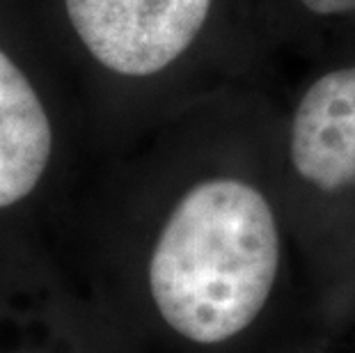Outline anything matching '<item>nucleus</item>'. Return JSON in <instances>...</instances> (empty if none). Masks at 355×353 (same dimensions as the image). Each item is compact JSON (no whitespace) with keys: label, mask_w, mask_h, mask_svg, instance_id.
<instances>
[{"label":"nucleus","mask_w":355,"mask_h":353,"mask_svg":"<svg viewBox=\"0 0 355 353\" xmlns=\"http://www.w3.org/2000/svg\"><path fill=\"white\" fill-rule=\"evenodd\" d=\"M279 227L268 198L239 177L193 184L170 212L149 259L163 319L200 344L230 340L266 305L279 268Z\"/></svg>","instance_id":"nucleus-1"},{"label":"nucleus","mask_w":355,"mask_h":353,"mask_svg":"<svg viewBox=\"0 0 355 353\" xmlns=\"http://www.w3.org/2000/svg\"><path fill=\"white\" fill-rule=\"evenodd\" d=\"M239 7L261 19L259 0H64L78 42L122 78H152L211 51Z\"/></svg>","instance_id":"nucleus-2"},{"label":"nucleus","mask_w":355,"mask_h":353,"mask_svg":"<svg viewBox=\"0 0 355 353\" xmlns=\"http://www.w3.org/2000/svg\"><path fill=\"white\" fill-rule=\"evenodd\" d=\"M284 112L286 156L300 182L326 195L355 189V53L316 69Z\"/></svg>","instance_id":"nucleus-3"},{"label":"nucleus","mask_w":355,"mask_h":353,"mask_svg":"<svg viewBox=\"0 0 355 353\" xmlns=\"http://www.w3.org/2000/svg\"><path fill=\"white\" fill-rule=\"evenodd\" d=\"M53 152V129L28 76L0 51V209L35 191Z\"/></svg>","instance_id":"nucleus-4"}]
</instances>
